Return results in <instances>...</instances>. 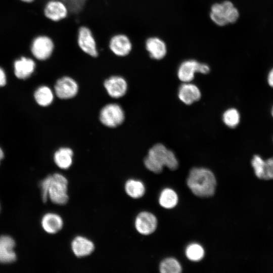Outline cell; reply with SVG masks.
<instances>
[{"instance_id": "1", "label": "cell", "mask_w": 273, "mask_h": 273, "mask_svg": "<svg viewBox=\"0 0 273 273\" xmlns=\"http://www.w3.org/2000/svg\"><path fill=\"white\" fill-rule=\"evenodd\" d=\"M39 187L43 203L50 200L54 204L64 206L69 202V180L63 174L48 175L40 181Z\"/></svg>"}, {"instance_id": "2", "label": "cell", "mask_w": 273, "mask_h": 273, "mask_svg": "<svg viewBox=\"0 0 273 273\" xmlns=\"http://www.w3.org/2000/svg\"><path fill=\"white\" fill-rule=\"evenodd\" d=\"M187 185L196 196L206 198L215 193L216 180L213 172L205 168H192L187 178Z\"/></svg>"}, {"instance_id": "3", "label": "cell", "mask_w": 273, "mask_h": 273, "mask_svg": "<svg viewBox=\"0 0 273 273\" xmlns=\"http://www.w3.org/2000/svg\"><path fill=\"white\" fill-rule=\"evenodd\" d=\"M144 163L147 169L155 173H161L164 166L174 170L178 166L174 153L160 143L154 145L149 150Z\"/></svg>"}, {"instance_id": "4", "label": "cell", "mask_w": 273, "mask_h": 273, "mask_svg": "<svg viewBox=\"0 0 273 273\" xmlns=\"http://www.w3.org/2000/svg\"><path fill=\"white\" fill-rule=\"evenodd\" d=\"M239 17L238 9L229 1L214 4L211 7L210 17L217 25L224 26L234 23Z\"/></svg>"}, {"instance_id": "5", "label": "cell", "mask_w": 273, "mask_h": 273, "mask_svg": "<svg viewBox=\"0 0 273 273\" xmlns=\"http://www.w3.org/2000/svg\"><path fill=\"white\" fill-rule=\"evenodd\" d=\"M76 42L78 48L85 54L92 58H96L99 56L97 41L89 27L82 25L79 27Z\"/></svg>"}, {"instance_id": "6", "label": "cell", "mask_w": 273, "mask_h": 273, "mask_svg": "<svg viewBox=\"0 0 273 273\" xmlns=\"http://www.w3.org/2000/svg\"><path fill=\"white\" fill-rule=\"evenodd\" d=\"M55 48L53 39L49 36L41 34L35 37L31 43L30 52L39 61H46L53 55Z\"/></svg>"}, {"instance_id": "7", "label": "cell", "mask_w": 273, "mask_h": 273, "mask_svg": "<svg viewBox=\"0 0 273 273\" xmlns=\"http://www.w3.org/2000/svg\"><path fill=\"white\" fill-rule=\"evenodd\" d=\"M125 118L124 112L122 107L116 103L106 105L100 113L101 123L108 127H115L122 123Z\"/></svg>"}, {"instance_id": "8", "label": "cell", "mask_w": 273, "mask_h": 273, "mask_svg": "<svg viewBox=\"0 0 273 273\" xmlns=\"http://www.w3.org/2000/svg\"><path fill=\"white\" fill-rule=\"evenodd\" d=\"M210 71L208 65L201 63L195 60H187L183 62L177 70V76L183 82H190L194 78L196 72L207 74Z\"/></svg>"}, {"instance_id": "9", "label": "cell", "mask_w": 273, "mask_h": 273, "mask_svg": "<svg viewBox=\"0 0 273 273\" xmlns=\"http://www.w3.org/2000/svg\"><path fill=\"white\" fill-rule=\"evenodd\" d=\"M70 9L62 0H49L45 4L43 12L44 17L50 21L59 22L65 19Z\"/></svg>"}, {"instance_id": "10", "label": "cell", "mask_w": 273, "mask_h": 273, "mask_svg": "<svg viewBox=\"0 0 273 273\" xmlns=\"http://www.w3.org/2000/svg\"><path fill=\"white\" fill-rule=\"evenodd\" d=\"M109 50L115 56L125 57L128 56L133 48L132 41L129 37L122 33L113 35L108 42Z\"/></svg>"}, {"instance_id": "11", "label": "cell", "mask_w": 273, "mask_h": 273, "mask_svg": "<svg viewBox=\"0 0 273 273\" xmlns=\"http://www.w3.org/2000/svg\"><path fill=\"white\" fill-rule=\"evenodd\" d=\"M78 91L77 82L72 77L65 76L59 78L56 82L54 92L61 99H69L75 97Z\"/></svg>"}, {"instance_id": "12", "label": "cell", "mask_w": 273, "mask_h": 273, "mask_svg": "<svg viewBox=\"0 0 273 273\" xmlns=\"http://www.w3.org/2000/svg\"><path fill=\"white\" fill-rule=\"evenodd\" d=\"M134 225L139 234L145 236L149 235L157 229V219L153 213L142 211L135 217Z\"/></svg>"}, {"instance_id": "13", "label": "cell", "mask_w": 273, "mask_h": 273, "mask_svg": "<svg viewBox=\"0 0 273 273\" xmlns=\"http://www.w3.org/2000/svg\"><path fill=\"white\" fill-rule=\"evenodd\" d=\"M70 248L75 257L81 258L91 255L95 251L96 246L94 242L89 238L78 235L71 241Z\"/></svg>"}, {"instance_id": "14", "label": "cell", "mask_w": 273, "mask_h": 273, "mask_svg": "<svg viewBox=\"0 0 273 273\" xmlns=\"http://www.w3.org/2000/svg\"><path fill=\"white\" fill-rule=\"evenodd\" d=\"M104 86L108 94L112 98L118 99L125 95L127 89V83L122 77L112 76L106 79Z\"/></svg>"}, {"instance_id": "15", "label": "cell", "mask_w": 273, "mask_h": 273, "mask_svg": "<svg viewBox=\"0 0 273 273\" xmlns=\"http://www.w3.org/2000/svg\"><path fill=\"white\" fill-rule=\"evenodd\" d=\"M16 243L10 236H0V263L10 264L17 259V255L14 251Z\"/></svg>"}, {"instance_id": "16", "label": "cell", "mask_w": 273, "mask_h": 273, "mask_svg": "<svg viewBox=\"0 0 273 273\" xmlns=\"http://www.w3.org/2000/svg\"><path fill=\"white\" fill-rule=\"evenodd\" d=\"M13 66L15 76L19 79H25L33 73L36 64L32 58L22 56L14 61Z\"/></svg>"}, {"instance_id": "17", "label": "cell", "mask_w": 273, "mask_h": 273, "mask_svg": "<svg viewBox=\"0 0 273 273\" xmlns=\"http://www.w3.org/2000/svg\"><path fill=\"white\" fill-rule=\"evenodd\" d=\"M41 225L45 232L50 235H54L62 230L64 226V221L58 214L48 212L41 218Z\"/></svg>"}, {"instance_id": "18", "label": "cell", "mask_w": 273, "mask_h": 273, "mask_svg": "<svg viewBox=\"0 0 273 273\" xmlns=\"http://www.w3.org/2000/svg\"><path fill=\"white\" fill-rule=\"evenodd\" d=\"M145 48L150 57L159 60L163 59L167 53V47L161 38L152 36L147 38L145 42Z\"/></svg>"}, {"instance_id": "19", "label": "cell", "mask_w": 273, "mask_h": 273, "mask_svg": "<svg viewBox=\"0 0 273 273\" xmlns=\"http://www.w3.org/2000/svg\"><path fill=\"white\" fill-rule=\"evenodd\" d=\"M201 92L197 86L190 82H184L178 88V97L186 105H191L199 100Z\"/></svg>"}, {"instance_id": "20", "label": "cell", "mask_w": 273, "mask_h": 273, "mask_svg": "<svg viewBox=\"0 0 273 273\" xmlns=\"http://www.w3.org/2000/svg\"><path fill=\"white\" fill-rule=\"evenodd\" d=\"M73 152L68 147H62L57 150L54 155V161L60 169H67L73 164Z\"/></svg>"}, {"instance_id": "21", "label": "cell", "mask_w": 273, "mask_h": 273, "mask_svg": "<svg viewBox=\"0 0 273 273\" xmlns=\"http://www.w3.org/2000/svg\"><path fill=\"white\" fill-rule=\"evenodd\" d=\"M123 189L126 195L133 199L142 198L146 192L144 183L134 178H129L126 180L124 184Z\"/></svg>"}, {"instance_id": "22", "label": "cell", "mask_w": 273, "mask_h": 273, "mask_svg": "<svg viewBox=\"0 0 273 273\" xmlns=\"http://www.w3.org/2000/svg\"><path fill=\"white\" fill-rule=\"evenodd\" d=\"M37 103L42 107H47L52 104L54 95L52 90L48 86L42 85L36 89L34 94Z\"/></svg>"}, {"instance_id": "23", "label": "cell", "mask_w": 273, "mask_h": 273, "mask_svg": "<svg viewBox=\"0 0 273 273\" xmlns=\"http://www.w3.org/2000/svg\"><path fill=\"white\" fill-rule=\"evenodd\" d=\"M159 202L160 205L165 208H172L177 204L178 197L173 190L166 188L161 192Z\"/></svg>"}, {"instance_id": "24", "label": "cell", "mask_w": 273, "mask_h": 273, "mask_svg": "<svg viewBox=\"0 0 273 273\" xmlns=\"http://www.w3.org/2000/svg\"><path fill=\"white\" fill-rule=\"evenodd\" d=\"M159 270L161 273H180L182 271V268L176 259L167 258L161 261Z\"/></svg>"}, {"instance_id": "25", "label": "cell", "mask_w": 273, "mask_h": 273, "mask_svg": "<svg viewBox=\"0 0 273 273\" xmlns=\"http://www.w3.org/2000/svg\"><path fill=\"white\" fill-rule=\"evenodd\" d=\"M222 120L226 126L230 128H235L240 123V114L236 109L230 108L223 113Z\"/></svg>"}, {"instance_id": "26", "label": "cell", "mask_w": 273, "mask_h": 273, "mask_svg": "<svg viewBox=\"0 0 273 273\" xmlns=\"http://www.w3.org/2000/svg\"><path fill=\"white\" fill-rule=\"evenodd\" d=\"M251 165L255 176L260 180H263L265 159L259 154H255L251 160Z\"/></svg>"}, {"instance_id": "27", "label": "cell", "mask_w": 273, "mask_h": 273, "mask_svg": "<svg viewBox=\"0 0 273 273\" xmlns=\"http://www.w3.org/2000/svg\"><path fill=\"white\" fill-rule=\"evenodd\" d=\"M186 254L189 260L198 261L203 258L204 251L201 245L197 244H192L187 247Z\"/></svg>"}, {"instance_id": "28", "label": "cell", "mask_w": 273, "mask_h": 273, "mask_svg": "<svg viewBox=\"0 0 273 273\" xmlns=\"http://www.w3.org/2000/svg\"><path fill=\"white\" fill-rule=\"evenodd\" d=\"M263 180H273V156L265 159Z\"/></svg>"}, {"instance_id": "29", "label": "cell", "mask_w": 273, "mask_h": 273, "mask_svg": "<svg viewBox=\"0 0 273 273\" xmlns=\"http://www.w3.org/2000/svg\"><path fill=\"white\" fill-rule=\"evenodd\" d=\"M68 6L70 10L76 11L79 10L85 2V0H62Z\"/></svg>"}, {"instance_id": "30", "label": "cell", "mask_w": 273, "mask_h": 273, "mask_svg": "<svg viewBox=\"0 0 273 273\" xmlns=\"http://www.w3.org/2000/svg\"><path fill=\"white\" fill-rule=\"evenodd\" d=\"M6 82V74L4 70L0 67V86H3L5 85Z\"/></svg>"}, {"instance_id": "31", "label": "cell", "mask_w": 273, "mask_h": 273, "mask_svg": "<svg viewBox=\"0 0 273 273\" xmlns=\"http://www.w3.org/2000/svg\"><path fill=\"white\" fill-rule=\"evenodd\" d=\"M266 80L268 85L270 87L273 88V68H271L268 72L267 75Z\"/></svg>"}, {"instance_id": "32", "label": "cell", "mask_w": 273, "mask_h": 273, "mask_svg": "<svg viewBox=\"0 0 273 273\" xmlns=\"http://www.w3.org/2000/svg\"><path fill=\"white\" fill-rule=\"evenodd\" d=\"M4 157V154L2 149L0 148V162Z\"/></svg>"}, {"instance_id": "33", "label": "cell", "mask_w": 273, "mask_h": 273, "mask_svg": "<svg viewBox=\"0 0 273 273\" xmlns=\"http://www.w3.org/2000/svg\"><path fill=\"white\" fill-rule=\"evenodd\" d=\"M23 3H31L33 2L35 0H19Z\"/></svg>"}, {"instance_id": "34", "label": "cell", "mask_w": 273, "mask_h": 273, "mask_svg": "<svg viewBox=\"0 0 273 273\" xmlns=\"http://www.w3.org/2000/svg\"><path fill=\"white\" fill-rule=\"evenodd\" d=\"M270 112V115H271L272 118H273V105H272V106L271 107Z\"/></svg>"}, {"instance_id": "35", "label": "cell", "mask_w": 273, "mask_h": 273, "mask_svg": "<svg viewBox=\"0 0 273 273\" xmlns=\"http://www.w3.org/2000/svg\"><path fill=\"white\" fill-rule=\"evenodd\" d=\"M272 143H273V137H272Z\"/></svg>"}]
</instances>
